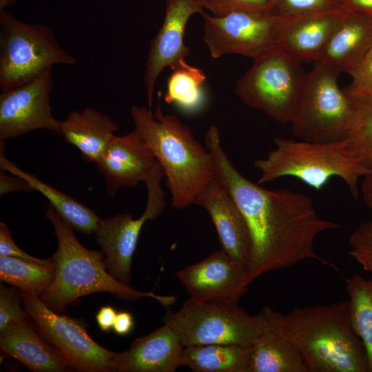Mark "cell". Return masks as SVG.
Returning a JSON list of instances; mask_svg holds the SVG:
<instances>
[{"mask_svg": "<svg viewBox=\"0 0 372 372\" xmlns=\"http://www.w3.org/2000/svg\"><path fill=\"white\" fill-rule=\"evenodd\" d=\"M205 143L214 161L215 178L234 199L249 231V284L264 273L309 259L338 269L318 254L314 242L320 234L341 228L340 225L320 218L307 195L285 188L267 189L245 178L226 155L216 126L207 130Z\"/></svg>", "mask_w": 372, "mask_h": 372, "instance_id": "cell-1", "label": "cell"}, {"mask_svg": "<svg viewBox=\"0 0 372 372\" xmlns=\"http://www.w3.org/2000/svg\"><path fill=\"white\" fill-rule=\"evenodd\" d=\"M267 329L291 342L309 372H369L366 353L351 322L349 300L296 307L287 313L262 309Z\"/></svg>", "mask_w": 372, "mask_h": 372, "instance_id": "cell-2", "label": "cell"}, {"mask_svg": "<svg viewBox=\"0 0 372 372\" xmlns=\"http://www.w3.org/2000/svg\"><path fill=\"white\" fill-rule=\"evenodd\" d=\"M130 115L137 132L163 168L172 196V206L183 209L215 178L211 153L192 130L176 116L164 114L161 104L151 108L134 105Z\"/></svg>", "mask_w": 372, "mask_h": 372, "instance_id": "cell-3", "label": "cell"}, {"mask_svg": "<svg viewBox=\"0 0 372 372\" xmlns=\"http://www.w3.org/2000/svg\"><path fill=\"white\" fill-rule=\"evenodd\" d=\"M45 216L54 227L58 246L52 257L54 280L39 298L51 310L61 313L80 298L99 292L109 293L124 300L151 298L163 307L176 302L174 296L138 291L116 280L107 272L102 252L84 247L76 238L74 229L49 204Z\"/></svg>", "mask_w": 372, "mask_h": 372, "instance_id": "cell-4", "label": "cell"}, {"mask_svg": "<svg viewBox=\"0 0 372 372\" xmlns=\"http://www.w3.org/2000/svg\"><path fill=\"white\" fill-rule=\"evenodd\" d=\"M274 143V149L254 161L260 172L258 185L290 176L320 191L332 178L338 177L354 200L359 197V182L369 169L351 150L347 139L311 142L276 137Z\"/></svg>", "mask_w": 372, "mask_h": 372, "instance_id": "cell-5", "label": "cell"}, {"mask_svg": "<svg viewBox=\"0 0 372 372\" xmlns=\"http://www.w3.org/2000/svg\"><path fill=\"white\" fill-rule=\"evenodd\" d=\"M0 88L22 85L57 64L75 65L76 58L59 43L52 28L28 23L0 10Z\"/></svg>", "mask_w": 372, "mask_h": 372, "instance_id": "cell-6", "label": "cell"}, {"mask_svg": "<svg viewBox=\"0 0 372 372\" xmlns=\"http://www.w3.org/2000/svg\"><path fill=\"white\" fill-rule=\"evenodd\" d=\"M301 63L277 46L253 59L239 79L235 94L247 105L281 123H291L297 112L305 73Z\"/></svg>", "mask_w": 372, "mask_h": 372, "instance_id": "cell-7", "label": "cell"}, {"mask_svg": "<svg viewBox=\"0 0 372 372\" xmlns=\"http://www.w3.org/2000/svg\"><path fill=\"white\" fill-rule=\"evenodd\" d=\"M163 323L177 333L183 347L211 344L249 347L267 329L260 312L249 314L238 304L202 302L192 298Z\"/></svg>", "mask_w": 372, "mask_h": 372, "instance_id": "cell-8", "label": "cell"}, {"mask_svg": "<svg viewBox=\"0 0 372 372\" xmlns=\"http://www.w3.org/2000/svg\"><path fill=\"white\" fill-rule=\"evenodd\" d=\"M340 74L320 62L305 73L291 132L299 140L334 142L346 139L352 105L338 83Z\"/></svg>", "mask_w": 372, "mask_h": 372, "instance_id": "cell-9", "label": "cell"}, {"mask_svg": "<svg viewBox=\"0 0 372 372\" xmlns=\"http://www.w3.org/2000/svg\"><path fill=\"white\" fill-rule=\"evenodd\" d=\"M23 307L40 334L65 358L72 369L83 372H115L117 352L101 346L87 331L83 320L49 309L33 294L21 292Z\"/></svg>", "mask_w": 372, "mask_h": 372, "instance_id": "cell-10", "label": "cell"}, {"mask_svg": "<svg viewBox=\"0 0 372 372\" xmlns=\"http://www.w3.org/2000/svg\"><path fill=\"white\" fill-rule=\"evenodd\" d=\"M203 41L212 58L238 54L253 59L276 46L278 16L236 12L223 17L205 12Z\"/></svg>", "mask_w": 372, "mask_h": 372, "instance_id": "cell-11", "label": "cell"}, {"mask_svg": "<svg viewBox=\"0 0 372 372\" xmlns=\"http://www.w3.org/2000/svg\"><path fill=\"white\" fill-rule=\"evenodd\" d=\"M52 68L33 80L0 94V140L17 138L37 130L61 134V121L52 112Z\"/></svg>", "mask_w": 372, "mask_h": 372, "instance_id": "cell-12", "label": "cell"}, {"mask_svg": "<svg viewBox=\"0 0 372 372\" xmlns=\"http://www.w3.org/2000/svg\"><path fill=\"white\" fill-rule=\"evenodd\" d=\"M190 298L238 304L249 285L245 267L220 249L175 273Z\"/></svg>", "mask_w": 372, "mask_h": 372, "instance_id": "cell-13", "label": "cell"}, {"mask_svg": "<svg viewBox=\"0 0 372 372\" xmlns=\"http://www.w3.org/2000/svg\"><path fill=\"white\" fill-rule=\"evenodd\" d=\"M166 202L158 197L147 198L142 216L133 218L130 213H122L101 219L94 231L104 256L107 272L116 280L130 285L132 258L141 229L147 220L158 217Z\"/></svg>", "mask_w": 372, "mask_h": 372, "instance_id": "cell-14", "label": "cell"}, {"mask_svg": "<svg viewBox=\"0 0 372 372\" xmlns=\"http://www.w3.org/2000/svg\"><path fill=\"white\" fill-rule=\"evenodd\" d=\"M200 0H167L163 24L152 40L146 58L143 81L148 107H152L156 82L167 67L172 70L189 54L184 43L187 21L194 14H202Z\"/></svg>", "mask_w": 372, "mask_h": 372, "instance_id": "cell-15", "label": "cell"}, {"mask_svg": "<svg viewBox=\"0 0 372 372\" xmlns=\"http://www.w3.org/2000/svg\"><path fill=\"white\" fill-rule=\"evenodd\" d=\"M96 164L111 198L122 187L145 183L159 165L135 130L125 135H115Z\"/></svg>", "mask_w": 372, "mask_h": 372, "instance_id": "cell-16", "label": "cell"}, {"mask_svg": "<svg viewBox=\"0 0 372 372\" xmlns=\"http://www.w3.org/2000/svg\"><path fill=\"white\" fill-rule=\"evenodd\" d=\"M344 10L278 17L276 46L300 62H316L341 20Z\"/></svg>", "mask_w": 372, "mask_h": 372, "instance_id": "cell-17", "label": "cell"}, {"mask_svg": "<svg viewBox=\"0 0 372 372\" xmlns=\"http://www.w3.org/2000/svg\"><path fill=\"white\" fill-rule=\"evenodd\" d=\"M194 204L202 207L209 214L221 249L246 268L250 236L245 219L228 192L215 178L197 194Z\"/></svg>", "mask_w": 372, "mask_h": 372, "instance_id": "cell-18", "label": "cell"}, {"mask_svg": "<svg viewBox=\"0 0 372 372\" xmlns=\"http://www.w3.org/2000/svg\"><path fill=\"white\" fill-rule=\"evenodd\" d=\"M184 347L176 331L163 324L117 352L116 372H174L181 366Z\"/></svg>", "mask_w": 372, "mask_h": 372, "instance_id": "cell-19", "label": "cell"}, {"mask_svg": "<svg viewBox=\"0 0 372 372\" xmlns=\"http://www.w3.org/2000/svg\"><path fill=\"white\" fill-rule=\"evenodd\" d=\"M372 47V16L344 10L321 56L316 62L339 74L349 72Z\"/></svg>", "mask_w": 372, "mask_h": 372, "instance_id": "cell-20", "label": "cell"}, {"mask_svg": "<svg viewBox=\"0 0 372 372\" xmlns=\"http://www.w3.org/2000/svg\"><path fill=\"white\" fill-rule=\"evenodd\" d=\"M42 338L27 318L0 331L1 350L31 371H71L72 368L62 354Z\"/></svg>", "mask_w": 372, "mask_h": 372, "instance_id": "cell-21", "label": "cell"}, {"mask_svg": "<svg viewBox=\"0 0 372 372\" xmlns=\"http://www.w3.org/2000/svg\"><path fill=\"white\" fill-rule=\"evenodd\" d=\"M119 125L110 116L93 107L74 110L61 123V134L76 147L87 162L96 163Z\"/></svg>", "mask_w": 372, "mask_h": 372, "instance_id": "cell-22", "label": "cell"}, {"mask_svg": "<svg viewBox=\"0 0 372 372\" xmlns=\"http://www.w3.org/2000/svg\"><path fill=\"white\" fill-rule=\"evenodd\" d=\"M1 142V169L25 180L34 191L45 197L49 205L72 228L85 234H94L101 219L91 208L18 167L6 158L5 143Z\"/></svg>", "mask_w": 372, "mask_h": 372, "instance_id": "cell-23", "label": "cell"}, {"mask_svg": "<svg viewBox=\"0 0 372 372\" xmlns=\"http://www.w3.org/2000/svg\"><path fill=\"white\" fill-rule=\"evenodd\" d=\"M247 372H309L297 347L267 329L250 346Z\"/></svg>", "mask_w": 372, "mask_h": 372, "instance_id": "cell-24", "label": "cell"}, {"mask_svg": "<svg viewBox=\"0 0 372 372\" xmlns=\"http://www.w3.org/2000/svg\"><path fill=\"white\" fill-rule=\"evenodd\" d=\"M249 347L211 344L184 347L181 366L196 372H247Z\"/></svg>", "mask_w": 372, "mask_h": 372, "instance_id": "cell-25", "label": "cell"}, {"mask_svg": "<svg viewBox=\"0 0 372 372\" xmlns=\"http://www.w3.org/2000/svg\"><path fill=\"white\" fill-rule=\"evenodd\" d=\"M206 75L200 69L185 60L172 69L168 79L164 100L175 104L183 111L194 113L200 110L206 101L204 83Z\"/></svg>", "mask_w": 372, "mask_h": 372, "instance_id": "cell-26", "label": "cell"}, {"mask_svg": "<svg viewBox=\"0 0 372 372\" xmlns=\"http://www.w3.org/2000/svg\"><path fill=\"white\" fill-rule=\"evenodd\" d=\"M352 327L364 347L372 372V278L354 274L346 279Z\"/></svg>", "mask_w": 372, "mask_h": 372, "instance_id": "cell-27", "label": "cell"}, {"mask_svg": "<svg viewBox=\"0 0 372 372\" xmlns=\"http://www.w3.org/2000/svg\"><path fill=\"white\" fill-rule=\"evenodd\" d=\"M345 91L352 105V116L346 139L351 150L369 169L372 166V91Z\"/></svg>", "mask_w": 372, "mask_h": 372, "instance_id": "cell-28", "label": "cell"}, {"mask_svg": "<svg viewBox=\"0 0 372 372\" xmlns=\"http://www.w3.org/2000/svg\"><path fill=\"white\" fill-rule=\"evenodd\" d=\"M54 278V270L14 257L0 256V279L21 292L40 298Z\"/></svg>", "mask_w": 372, "mask_h": 372, "instance_id": "cell-29", "label": "cell"}, {"mask_svg": "<svg viewBox=\"0 0 372 372\" xmlns=\"http://www.w3.org/2000/svg\"><path fill=\"white\" fill-rule=\"evenodd\" d=\"M214 16L223 17L236 12L273 13L275 0H200Z\"/></svg>", "mask_w": 372, "mask_h": 372, "instance_id": "cell-30", "label": "cell"}, {"mask_svg": "<svg viewBox=\"0 0 372 372\" xmlns=\"http://www.w3.org/2000/svg\"><path fill=\"white\" fill-rule=\"evenodd\" d=\"M348 254L372 278V220L359 225L349 240Z\"/></svg>", "mask_w": 372, "mask_h": 372, "instance_id": "cell-31", "label": "cell"}, {"mask_svg": "<svg viewBox=\"0 0 372 372\" xmlns=\"http://www.w3.org/2000/svg\"><path fill=\"white\" fill-rule=\"evenodd\" d=\"M339 8L340 0H275L273 13L288 17Z\"/></svg>", "mask_w": 372, "mask_h": 372, "instance_id": "cell-32", "label": "cell"}, {"mask_svg": "<svg viewBox=\"0 0 372 372\" xmlns=\"http://www.w3.org/2000/svg\"><path fill=\"white\" fill-rule=\"evenodd\" d=\"M19 290L0 285V331L28 318Z\"/></svg>", "mask_w": 372, "mask_h": 372, "instance_id": "cell-33", "label": "cell"}, {"mask_svg": "<svg viewBox=\"0 0 372 372\" xmlns=\"http://www.w3.org/2000/svg\"><path fill=\"white\" fill-rule=\"evenodd\" d=\"M0 256L14 257L52 269L54 268L52 258L41 259L22 251L14 242L10 230L3 222L0 223Z\"/></svg>", "mask_w": 372, "mask_h": 372, "instance_id": "cell-34", "label": "cell"}, {"mask_svg": "<svg viewBox=\"0 0 372 372\" xmlns=\"http://www.w3.org/2000/svg\"><path fill=\"white\" fill-rule=\"evenodd\" d=\"M351 82L345 90L350 92L372 91V47L360 63L349 72Z\"/></svg>", "mask_w": 372, "mask_h": 372, "instance_id": "cell-35", "label": "cell"}, {"mask_svg": "<svg viewBox=\"0 0 372 372\" xmlns=\"http://www.w3.org/2000/svg\"><path fill=\"white\" fill-rule=\"evenodd\" d=\"M9 173V172H8ZM7 171L1 169L0 172V196H2L11 192H32L34 189L23 178Z\"/></svg>", "mask_w": 372, "mask_h": 372, "instance_id": "cell-36", "label": "cell"}, {"mask_svg": "<svg viewBox=\"0 0 372 372\" xmlns=\"http://www.w3.org/2000/svg\"><path fill=\"white\" fill-rule=\"evenodd\" d=\"M117 313L111 306L101 307L96 315L98 326L103 331H109L113 329Z\"/></svg>", "mask_w": 372, "mask_h": 372, "instance_id": "cell-37", "label": "cell"}, {"mask_svg": "<svg viewBox=\"0 0 372 372\" xmlns=\"http://www.w3.org/2000/svg\"><path fill=\"white\" fill-rule=\"evenodd\" d=\"M133 327L134 318L130 312L117 313L113 326V330L116 334L126 335L131 332Z\"/></svg>", "mask_w": 372, "mask_h": 372, "instance_id": "cell-38", "label": "cell"}, {"mask_svg": "<svg viewBox=\"0 0 372 372\" xmlns=\"http://www.w3.org/2000/svg\"><path fill=\"white\" fill-rule=\"evenodd\" d=\"M341 8L372 16V0H340Z\"/></svg>", "mask_w": 372, "mask_h": 372, "instance_id": "cell-39", "label": "cell"}, {"mask_svg": "<svg viewBox=\"0 0 372 372\" xmlns=\"http://www.w3.org/2000/svg\"><path fill=\"white\" fill-rule=\"evenodd\" d=\"M360 192L365 205L372 211V166L362 179Z\"/></svg>", "mask_w": 372, "mask_h": 372, "instance_id": "cell-40", "label": "cell"}, {"mask_svg": "<svg viewBox=\"0 0 372 372\" xmlns=\"http://www.w3.org/2000/svg\"><path fill=\"white\" fill-rule=\"evenodd\" d=\"M17 0H0V10H6L8 6L13 5Z\"/></svg>", "mask_w": 372, "mask_h": 372, "instance_id": "cell-41", "label": "cell"}]
</instances>
